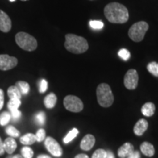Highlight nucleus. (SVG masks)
<instances>
[{"instance_id":"nucleus-39","label":"nucleus","mask_w":158,"mask_h":158,"mask_svg":"<svg viewBox=\"0 0 158 158\" xmlns=\"http://www.w3.org/2000/svg\"><path fill=\"white\" fill-rule=\"evenodd\" d=\"M37 158H51L48 155H39Z\"/></svg>"},{"instance_id":"nucleus-13","label":"nucleus","mask_w":158,"mask_h":158,"mask_svg":"<svg viewBox=\"0 0 158 158\" xmlns=\"http://www.w3.org/2000/svg\"><path fill=\"white\" fill-rule=\"evenodd\" d=\"M133 152L134 147L133 144L130 143H125L118 149V155L120 158H126Z\"/></svg>"},{"instance_id":"nucleus-19","label":"nucleus","mask_w":158,"mask_h":158,"mask_svg":"<svg viewBox=\"0 0 158 158\" xmlns=\"http://www.w3.org/2000/svg\"><path fill=\"white\" fill-rule=\"evenodd\" d=\"M16 87L19 89L21 94H23V95H26L29 92V90H30V86H29V84L27 82L23 81H19L16 82V84L15 85Z\"/></svg>"},{"instance_id":"nucleus-18","label":"nucleus","mask_w":158,"mask_h":158,"mask_svg":"<svg viewBox=\"0 0 158 158\" xmlns=\"http://www.w3.org/2000/svg\"><path fill=\"white\" fill-rule=\"evenodd\" d=\"M37 141L35 134L27 133L20 138V142L24 145H31Z\"/></svg>"},{"instance_id":"nucleus-3","label":"nucleus","mask_w":158,"mask_h":158,"mask_svg":"<svg viewBox=\"0 0 158 158\" xmlns=\"http://www.w3.org/2000/svg\"><path fill=\"white\" fill-rule=\"evenodd\" d=\"M97 98L100 106L108 108L113 104L114 98L110 86L106 83H102L97 88Z\"/></svg>"},{"instance_id":"nucleus-5","label":"nucleus","mask_w":158,"mask_h":158,"mask_svg":"<svg viewBox=\"0 0 158 158\" xmlns=\"http://www.w3.org/2000/svg\"><path fill=\"white\" fill-rule=\"evenodd\" d=\"M148 29V23L146 21H138L130 27L128 31V36L134 42L139 43L143 40Z\"/></svg>"},{"instance_id":"nucleus-26","label":"nucleus","mask_w":158,"mask_h":158,"mask_svg":"<svg viewBox=\"0 0 158 158\" xmlns=\"http://www.w3.org/2000/svg\"><path fill=\"white\" fill-rule=\"evenodd\" d=\"M89 26L92 29L100 30L103 28L104 23L101 21H98V20H91L89 21Z\"/></svg>"},{"instance_id":"nucleus-38","label":"nucleus","mask_w":158,"mask_h":158,"mask_svg":"<svg viewBox=\"0 0 158 158\" xmlns=\"http://www.w3.org/2000/svg\"><path fill=\"white\" fill-rule=\"evenodd\" d=\"M75 158H89V157L86 155H84V154H79V155H76Z\"/></svg>"},{"instance_id":"nucleus-14","label":"nucleus","mask_w":158,"mask_h":158,"mask_svg":"<svg viewBox=\"0 0 158 158\" xmlns=\"http://www.w3.org/2000/svg\"><path fill=\"white\" fill-rule=\"evenodd\" d=\"M17 147V143L16 141H15L14 138L12 137L6 138L4 141V148H5V152L10 154H13L15 152V150L16 149Z\"/></svg>"},{"instance_id":"nucleus-9","label":"nucleus","mask_w":158,"mask_h":158,"mask_svg":"<svg viewBox=\"0 0 158 158\" xmlns=\"http://www.w3.org/2000/svg\"><path fill=\"white\" fill-rule=\"evenodd\" d=\"M18 64V59L7 54H0V70L6 71L14 68Z\"/></svg>"},{"instance_id":"nucleus-27","label":"nucleus","mask_w":158,"mask_h":158,"mask_svg":"<svg viewBox=\"0 0 158 158\" xmlns=\"http://www.w3.org/2000/svg\"><path fill=\"white\" fill-rule=\"evenodd\" d=\"M21 155L23 158H32L34 152L30 147H24L21 149Z\"/></svg>"},{"instance_id":"nucleus-7","label":"nucleus","mask_w":158,"mask_h":158,"mask_svg":"<svg viewBox=\"0 0 158 158\" xmlns=\"http://www.w3.org/2000/svg\"><path fill=\"white\" fill-rule=\"evenodd\" d=\"M138 74L135 69H130L124 78V86L129 90L135 89L138 86Z\"/></svg>"},{"instance_id":"nucleus-16","label":"nucleus","mask_w":158,"mask_h":158,"mask_svg":"<svg viewBox=\"0 0 158 158\" xmlns=\"http://www.w3.org/2000/svg\"><path fill=\"white\" fill-rule=\"evenodd\" d=\"M155 104L152 103V102H147V103L144 104L141 108L142 114H143L144 116H148V117L153 116L154 114H155Z\"/></svg>"},{"instance_id":"nucleus-43","label":"nucleus","mask_w":158,"mask_h":158,"mask_svg":"<svg viewBox=\"0 0 158 158\" xmlns=\"http://www.w3.org/2000/svg\"><path fill=\"white\" fill-rule=\"evenodd\" d=\"M12 157V156H10V157H7V158H11Z\"/></svg>"},{"instance_id":"nucleus-4","label":"nucleus","mask_w":158,"mask_h":158,"mask_svg":"<svg viewBox=\"0 0 158 158\" xmlns=\"http://www.w3.org/2000/svg\"><path fill=\"white\" fill-rule=\"evenodd\" d=\"M15 43L20 48L27 51H33L37 48V40L28 33L21 31L15 35Z\"/></svg>"},{"instance_id":"nucleus-35","label":"nucleus","mask_w":158,"mask_h":158,"mask_svg":"<svg viewBox=\"0 0 158 158\" xmlns=\"http://www.w3.org/2000/svg\"><path fill=\"white\" fill-rule=\"evenodd\" d=\"M127 158H141V155H140L139 152L134 151L133 152H132L130 155L128 156Z\"/></svg>"},{"instance_id":"nucleus-31","label":"nucleus","mask_w":158,"mask_h":158,"mask_svg":"<svg viewBox=\"0 0 158 158\" xmlns=\"http://www.w3.org/2000/svg\"><path fill=\"white\" fill-rule=\"evenodd\" d=\"M35 137H36L37 141L41 142L44 141L45 138V131L44 129H39L38 131L37 132V133L35 134Z\"/></svg>"},{"instance_id":"nucleus-36","label":"nucleus","mask_w":158,"mask_h":158,"mask_svg":"<svg viewBox=\"0 0 158 158\" xmlns=\"http://www.w3.org/2000/svg\"><path fill=\"white\" fill-rule=\"evenodd\" d=\"M5 148H4V141H2L1 137H0V156L5 154Z\"/></svg>"},{"instance_id":"nucleus-28","label":"nucleus","mask_w":158,"mask_h":158,"mask_svg":"<svg viewBox=\"0 0 158 158\" xmlns=\"http://www.w3.org/2000/svg\"><path fill=\"white\" fill-rule=\"evenodd\" d=\"M35 121L39 125H43L45 122V114L43 111H40L35 115Z\"/></svg>"},{"instance_id":"nucleus-42","label":"nucleus","mask_w":158,"mask_h":158,"mask_svg":"<svg viewBox=\"0 0 158 158\" xmlns=\"http://www.w3.org/2000/svg\"><path fill=\"white\" fill-rule=\"evenodd\" d=\"M21 1H27V0H21Z\"/></svg>"},{"instance_id":"nucleus-29","label":"nucleus","mask_w":158,"mask_h":158,"mask_svg":"<svg viewBox=\"0 0 158 158\" xmlns=\"http://www.w3.org/2000/svg\"><path fill=\"white\" fill-rule=\"evenodd\" d=\"M118 56L124 61H127L130 58V51L126 48H121L118 52Z\"/></svg>"},{"instance_id":"nucleus-23","label":"nucleus","mask_w":158,"mask_h":158,"mask_svg":"<svg viewBox=\"0 0 158 158\" xmlns=\"http://www.w3.org/2000/svg\"><path fill=\"white\" fill-rule=\"evenodd\" d=\"M11 120L10 113L7 111H4L0 114V125L5 126Z\"/></svg>"},{"instance_id":"nucleus-37","label":"nucleus","mask_w":158,"mask_h":158,"mask_svg":"<svg viewBox=\"0 0 158 158\" xmlns=\"http://www.w3.org/2000/svg\"><path fill=\"white\" fill-rule=\"evenodd\" d=\"M106 158H115L114 157V154L111 152L110 151H107L106 152Z\"/></svg>"},{"instance_id":"nucleus-21","label":"nucleus","mask_w":158,"mask_h":158,"mask_svg":"<svg viewBox=\"0 0 158 158\" xmlns=\"http://www.w3.org/2000/svg\"><path fill=\"white\" fill-rule=\"evenodd\" d=\"M21 105V101L19 99H10L8 103H7V108L10 111L14 110H18Z\"/></svg>"},{"instance_id":"nucleus-1","label":"nucleus","mask_w":158,"mask_h":158,"mask_svg":"<svg viewBox=\"0 0 158 158\" xmlns=\"http://www.w3.org/2000/svg\"><path fill=\"white\" fill-rule=\"evenodd\" d=\"M104 15L109 22L113 23H124L129 20L127 8L118 2L108 4L104 8Z\"/></svg>"},{"instance_id":"nucleus-24","label":"nucleus","mask_w":158,"mask_h":158,"mask_svg":"<svg viewBox=\"0 0 158 158\" xmlns=\"http://www.w3.org/2000/svg\"><path fill=\"white\" fill-rule=\"evenodd\" d=\"M147 70L154 76L158 77V63L156 62H149L147 65Z\"/></svg>"},{"instance_id":"nucleus-17","label":"nucleus","mask_w":158,"mask_h":158,"mask_svg":"<svg viewBox=\"0 0 158 158\" xmlns=\"http://www.w3.org/2000/svg\"><path fill=\"white\" fill-rule=\"evenodd\" d=\"M57 98L54 93L48 94L44 98V105L47 108H53L56 103Z\"/></svg>"},{"instance_id":"nucleus-20","label":"nucleus","mask_w":158,"mask_h":158,"mask_svg":"<svg viewBox=\"0 0 158 158\" xmlns=\"http://www.w3.org/2000/svg\"><path fill=\"white\" fill-rule=\"evenodd\" d=\"M7 95H8L10 99H19V100H21L22 94L16 86H11L7 89Z\"/></svg>"},{"instance_id":"nucleus-30","label":"nucleus","mask_w":158,"mask_h":158,"mask_svg":"<svg viewBox=\"0 0 158 158\" xmlns=\"http://www.w3.org/2000/svg\"><path fill=\"white\" fill-rule=\"evenodd\" d=\"M106 151L104 149H99L94 152L92 155V158H106Z\"/></svg>"},{"instance_id":"nucleus-6","label":"nucleus","mask_w":158,"mask_h":158,"mask_svg":"<svg viewBox=\"0 0 158 158\" xmlns=\"http://www.w3.org/2000/svg\"><path fill=\"white\" fill-rule=\"evenodd\" d=\"M64 106L71 112L78 113L84 108V104L80 98L74 95H68L64 99Z\"/></svg>"},{"instance_id":"nucleus-25","label":"nucleus","mask_w":158,"mask_h":158,"mask_svg":"<svg viewBox=\"0 0 158 158\" xmlns=\"http://www.w3.org/2000/svg\"><path fill=\"white\" fill-rule=\"evenodd\" d=\"M6 133L9 135L12 138H18L20 135V132L16 128L12 125H9L6 127Z\"/></svg>"},{"instance_id":"nucleus-22","label":"nucleus","mask_w":158,"mask_h":158,"mask_svg":"<svg viewBox=\"0 0 158 158\" xmlns=\"http://www.w3.org/2000/svg\"><path fill=\"white\" fill-rule=\"evenodd\" d=\"M78 133L79 132L78 129H76V128H73V129L71 130L68 133V135L64 138V139H63V142H64V143H70V142L72 141L76 137Z\"/></svg>"},{"instance_id":"nucleus-32","label":"nucleus","mask_w":158,"mask_h":158,"mask_svg":"<svg viewBox=\"0 0 158 158\" xmlns=\"http://www.w3.org/2000/svg\"><path fill=\"white\" fill-rule=\"evenodd\" d=\"M10 115L11 119L13 122H18L21 117V112L19 109L12 110V111H10Z\"/></svg>"},{"instance_id":"nucleus-40","label":"nucleus","mask_w":158,"mask_h":158,"mask_svg":"<svg viewBox=\"0 0 158 158\" xmlns=\"http://www.w3.org/2000/svg\"><path fill=\"white\" fill-rule=\"evenodd\" d=\"M11 158H23L22 156H21V155H15V156H13V157H12Z\"/></svg>"},{"instance_id":"nucleus-12","label":"nucleus","mask_w":158,"mask_h":158,"mask_svg":"<svg viewBox=\"0 0 158 158\" xmlns=\"http://www.w3.org/2000/svg\"><path fill=\"white\" fill-rule=\"evenodd\" d=\"M148 126H149V124H148V122L146 119L141 118V119L138 120L135 123V126H134V133L138 136L142 135L145 133L146 130L148 129Z\"/></svg>"},{"instance_id":"nucleus-11","label":"nucleus","mask_w":158,"mask_h":158,"mask_svg":"<svg viewBox=\"0 0 158 158\" xmlns=\"http://www.w3.org/2000/svg\"><path fill=\"white\" fill-rule=\"evenodd\" d=\"M95 143V138L91 134H87L84 137L81 142V148L84 151H89L94 147Z\"/></svg>"},{"instance_id":"nucleus-2","label":"nucleus","mask_w":158,"mask_h":158,"mask_svg":"<svg viewBox=\"0 0 158 158\" xmlns=\"http://www.w3.org/2000/svg\"><path fill=\"white\" fill-rule=\"evenodd\" d=\"M64 48L73 54H81L88 50L89 44L84 37L74 34H67L65 35Z\"/></svg>"},{"instance_id":"nucleus-41","label":"nucleus","mask_w":158,"mask_h":158,"mask_svg":"<svg viewBox=\"0 0 158 158\" xmlns=\"http://www.w3.org/2000/svg\"><path fill=\"white\" fill-rule=\"evenodd\" d=\"M10 2H15V0H10Z\"/></svg>"},{"instance_id":"nucleus-15","label":"nucleus","mask_w":158,"mask_h":158,"mask_svg":"<svg viewBox=\"0 0 158 158\" xmlns=\"http://www.w3.org/2000/svg\"><path fill=\"white\" fill-rule=\"evenodd\" d=\"M141 151L144 155L147 157H152L155 155V148L149 142H143L141 145Z\"/></svg>"},{"instance_id":"nucleus-10","label":"nucleus","mask_w":158,"mask_h":158,"mask_svg":"<svg viewBox=\"0 0 158 158\" xmlns=\"http://www.w3.org/2000/svg\"><path fill=\"white\" fill-rule=\"evenodd\" d=\"M12 28L10 18L5 12L0 10V31L2 32H8Z\"/></svg>"},{"instance_id":"nucleus-8","label":"nucleus","mask_w":158,"mask_h":158,"mask_svg":"<svg viewBox=\"0 0 158 158\" xmlns=\"http://www.w3.org/2000/svg\"><path fill=\"white\" fill-rule=\"evenodd\" d=\"M45 147L46 149L54 157H59L62 155V149L58 142L52 137H47L45 140Z\"/></svg>"},{"instance_id":"nucleus-33","label":"nucleus","mask_w":158,"mask_h":158,"mask_svg":"<svg viewBox=\"0 0 158 158\" xmlns=\"http://www.w3.org/2000/svg\"><path fill=\"white\" fill-rule=\"evenodd\" d=\"M48 89V82L45 80V79H42L40 82L39 85V92L40 93H44Z\"/></svg>"},{"instance_id":"nucleus-34","label":"nucleus","mask_w":158,"mask_h":158,"mask_svg":"<svg viewBox=\"0 0 158 158\" xmlns=\"http://www.w3.org/2000/svg\"><path fill=\"white\" fill-rule=\"evenodd\" d=\"M4 101H5V94H4L3 90L0 89V110L3 107Z\"/></svg>"}]
</instances>
